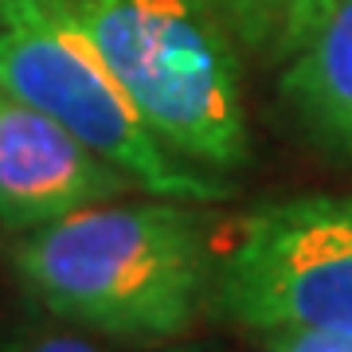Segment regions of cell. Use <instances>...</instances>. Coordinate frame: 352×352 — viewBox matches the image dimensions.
I'll return each instance as SVG.
<instances>
[{"mask_svg":"<svg viewBox=\"0 0 352 352\" xmlns=\"http://www.w3.org/2000/svg\"><path fill=\"white\" fill-rule=\"evenodd\" d=\"M263 352H352V333H266Z\"/></svg>","mask_w":352,"mask_h":352,"instance_id":"cell-9","label":"cell"},{"mask_svg":"<svg viewBox=\"0 0 352 352\" xmlns=\"http://www.w3.org/2000/svg\"><path fill=\"white\" fill-rule=\"evenodd\" d=\"M204 4L223 20L239 51H251L263 63H286L337 0H204Z\"/></svg>","mask_w":352,"mask_h":352,"instance_id":"cell-7","label":"cell"},{"mask_svg":"<svg viewBox=\"0 0 352 352\" xmlns=\"http://www.w3.org/2000/svg\"><path fill=\"white\" fill-rule=\"evenodd\" d=\"M0 352H208L200 344H184V340H168V344H126V340H102L90 333L63 325V321H47V325H24L12 329Z\"/></svg>","mask_w":352,"mask_h":352,"instance_id":"cell-8","label":"cell"},{"mask_svg":"<svg viewBox=\"0 0 352 352\" xmlns=\"http://www.w3.org/2000/svg\"><path fill=\"white\" fill-rule=\"evenodd\" d=\"M118 176L75 133L0 87V235L20 239L82 208L129 196Z\"/></svg>","mask_w":352,"mask_h":352,"instance_id":"cell-5","label":"cell"},{"mask_svg":"<svg viewBox=\"0 0 352 352\" xmlns=\"http://www.w3.org/2000/svg\"><path fill=\"white\" fill-rule=\"evenodd\" d=\"M0 87L75 133L141 196L184 204L231 196L227 176L176 157L145 126L67 0H0Z\"/></svg>","mask_w":352,"mask_h":352,"instance_id":"cell-3","label":"cell"},{"mask_svg":"<svg viewBox=\"0 0 352 352\" xmlns=\"http://www.w3.org/2000/svg\"><path fill=\"white\" fill-rule=\"evenodd\" d=\"M200 204L106 200L12 239V270L51 321L126 344L184 340L215 289Z\"/></svg>","mask_w":352,"mask_h":352,"instance_id":"cell-1","label":"cell"},{"mask_svg":"<svg viewBox=\"0 0 352 352\" xmlns=\"http://www.w3.org/2000/svg\"><path fill=\"white\" fill-rule=\"evenodd\" d=\"M212 302L266 333H352V196L263 204L215 263Z\"/></svg>","mask_w":352,"mask_h":352,"instance_id":"cell-4","label":"cell"},{"mask_svg":"<svg viewBox=\"0 0 352 352\" xmlns=\"http://www.w3.org/2000/svg\"><path fill=\"white\" fill-rule=\"evenodd\" d=\"M133 110L215 176L251 161L239 43L204 0H67Z\"/></svg>","mask_w":352,"mask_h":352,"instance_id":"cell-2","label":"cell"},{"mask_svg":"<svg viewBox=\"0 0 352 352\" xmlns=\"http://www.w3.org/2000/svg\"><path fill=\"white\" fill-rule=\"evenodd\" d=\"M282 94L314 138L352 157V0H337L286 59Z\"/></svg>","mask_w":352,"mask_h":352,"instance_id":"cell-6","label":"cell"},{"mask_svg":"<svg viewBox=\"0 0 352 352\" xmlns=\"http://www.w3.org/2000/svg\"><path fill=\"white\" fill-rule=\"evenodd\" d=\"M0 239H4V235H0Z\"/></svg>","mask_w":352,"mask_h":352,"instance_id":"cell-10","label":"cell"}]
</instances>
